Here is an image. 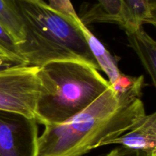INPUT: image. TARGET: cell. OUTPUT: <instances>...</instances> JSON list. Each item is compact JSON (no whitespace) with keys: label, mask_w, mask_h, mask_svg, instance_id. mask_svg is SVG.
<instances>
[{"label":"cell","mask_w":156,"mask_h":156,"mask_svg":"<svg viewBox=\"0 0 156 156\" xmlns=\"http://www.w3.org/2000/svg\"><path fill=\"white\" fill-rule=\"evenodd\" d=\"M146 110L141 97L119 94L111 85L91 105L38 137V156H82L106 146L135 126Z\"/></svg>","instance_id":"cell-1"},{"label":"cell","mask_w":156,"mask_h":156,"mask_svg":"<svg viewBox=\"0 0 156 156\" xmlns=\"http://www.w3.org/2000/svg\"><path fill=\"white\" fill-rule=\"evenodd\" d=\"M0 52L9 57L22 59L18 54L17 44L8 33L7 30L1 25V24H0Z\"/></svg>","instance_id":"cell-11"},{"label":"cell","mask_w":156,"mask_h":156,"mask_svg":"<svg viewBox=\"0 0 156 156\" xmlns=\"http://www.w3.org/2000/svg\"><path fill=\"white\" fill-rule=\"evenodd\" d=\"M130 47L140 58L143 67L156 85V43L143 27L125 30Z\"/></svg>","instance_id":"cell-8"},{"label":"cell","mask_w":156,"mask_h":156,"mask_svg":"<svg viewBox=\"0 0 156 156\" xmlns=\"http://www.w3.org/2000/svg\"><path fill=\"white\" fill-rule=\"evenodd\" d=\"M36 120L0 110V156H38Z\"/></svg>","instance_id":"cell-5"},{"label":"cell","mask_w":156,"mask_h":156,"mask_svg":"<svg viewBox=\"0 0 156 156\" xmlns=\"http://www.w3.org/2000/svg\"><path fill=\"white\" fill-rule=\"evenodd\" d=\"M24 24V39L18 54L30 66L55 61L87 62L100 70L82 33L80 18H69L43 0H16Z\"/></svg>","instance_id":"cell-2"},{"label":"cell","mask_w":156,"mask_h":156,"mask_svg":"<svg viewBox=\"0 0 156 156\" xmlns=\"http://www.w3.org/2000/svg\"><path fill=\"white\" fill-rule=\"evenodd\" d=\"M2 57H9V56H6V55H5L4 53H2V52H0V58H2ZM9 58H12V57H9ZM21 60H22V59H21ZM23 61H24V60H23Z\"/></svg>","instance_id":"cell-15"},{"label":"cell","mask_w":156,"mask_h":156,"mask_svg":"<svg viewBox=\"0 0 156 156\" xmlns=\"http://www.w3.org/2000/svg\"><path fill=\"white\" fill-rule=\"evenodd\" d=\"M117 24L123 30L156 24V0H121Z\"/></svg>","instance_id":"cell-7"},{"label":"cell","mask_w":156,"mask_h":156,"mask_svg":"<svg viewBox=\"0 0 156 156\" xmlns=\"http://www.w3.org/2000/svg\"><path fill=\"white\" fill-rule=\"evenodd\" d=\"M117 156H156V150H135L127 148H118Z\"/></svg>","instance_id":"cell-12"},{"label":"cell","mask_w":156,"mask_h":156,"mask_svg":"<svg viewBox=\"0 0 156 156\" xmlns=\"http://www.w3.org/2000/svg\"><path fill=\"white\" fill-rule=\"evenodd\" d=\"M38 67L24 65L0 71V110L34 118L40 93Z\"/></svg>","instance_id":"cell-4"},{"label":"cell","mask_w":156,"mask_h":156,"mask_svg":"<svg viewBox=\"0 0 156 156\" xmlns=\"http://www.w3.org/2000/svg\"><path fill=\"white\" fill-rule=\"evenodd\" d=\"M24 65H27V64L24 61L21 60V59L9 57L0 58V71Z\"/></svg>","instance_id":"cell-13"},{"label":"cell","mask_w":156,"mask_h":156,"mask_svg":"<svg viewBox=\"0 0 156 156\" xmlns=\"http://www.w3.org/2000/svg\"><path fill=\"white\" fill-rule=\"evenodd\" d=\"M113 144L135 150H156L155 113L146 114L130 129L109 141L106 146Z\"/></svg>","instance_id":"cell-6"},{"label":"cell","mask_w":156,"mask_h":156,"mask_svg":"<svg viewBox=\"0 0 156 156\" xmlns=\"http://www.w3.org/2000/svg\"><path fill=\"white\" fill-rule=\"evenodd\" d=\"M37 123L57 125L83 111L110 87L97 69L82 61H55L38 67Z\"/></svg>","instance_id":"cell-3"},{"label":"cell","mask_w":156,"mask_h":156,"mask_svg":"<svg viewBox=\"0 0 156 156\" xmlns=\"http://www.w3.org/2000/svg\"><path fill=\"white\" fill-rule=\"evenodd\" d=\"M79 27L100 70L107 75L110 85H113L122 73L118 67L120 58L111 54L82 21L79 23Z\"/></svg>","instance_id":"cell-9"},{"label":"cell","mask_w":156,"mask_h":156,"mask_svg":"<svg viewBox=\"0 0 156 156\" xmlns=\"http://www.w3.org/2000/svg\"><path fill=\"white\" fill-rule=\"evenodd\" d=\"M0 24L17 44L24 41V24L16 0H0Z\"/></svg>","instance_id":"cell-10"},{"label":"cell","mask_w":156,"mask_h":156,"mask_svg":"<svg viewBox=\"0 0 156 156\" xmlns=\"http://www.w3.org/2000/svg\"><path fill=\"white\" fill-rule=\"evenodd\" d=\"M117 154H118V148L111 150L109 153L107 154L105 156H117Z\"/></svg>","instance_id":"cell-14"}]
</instances>
